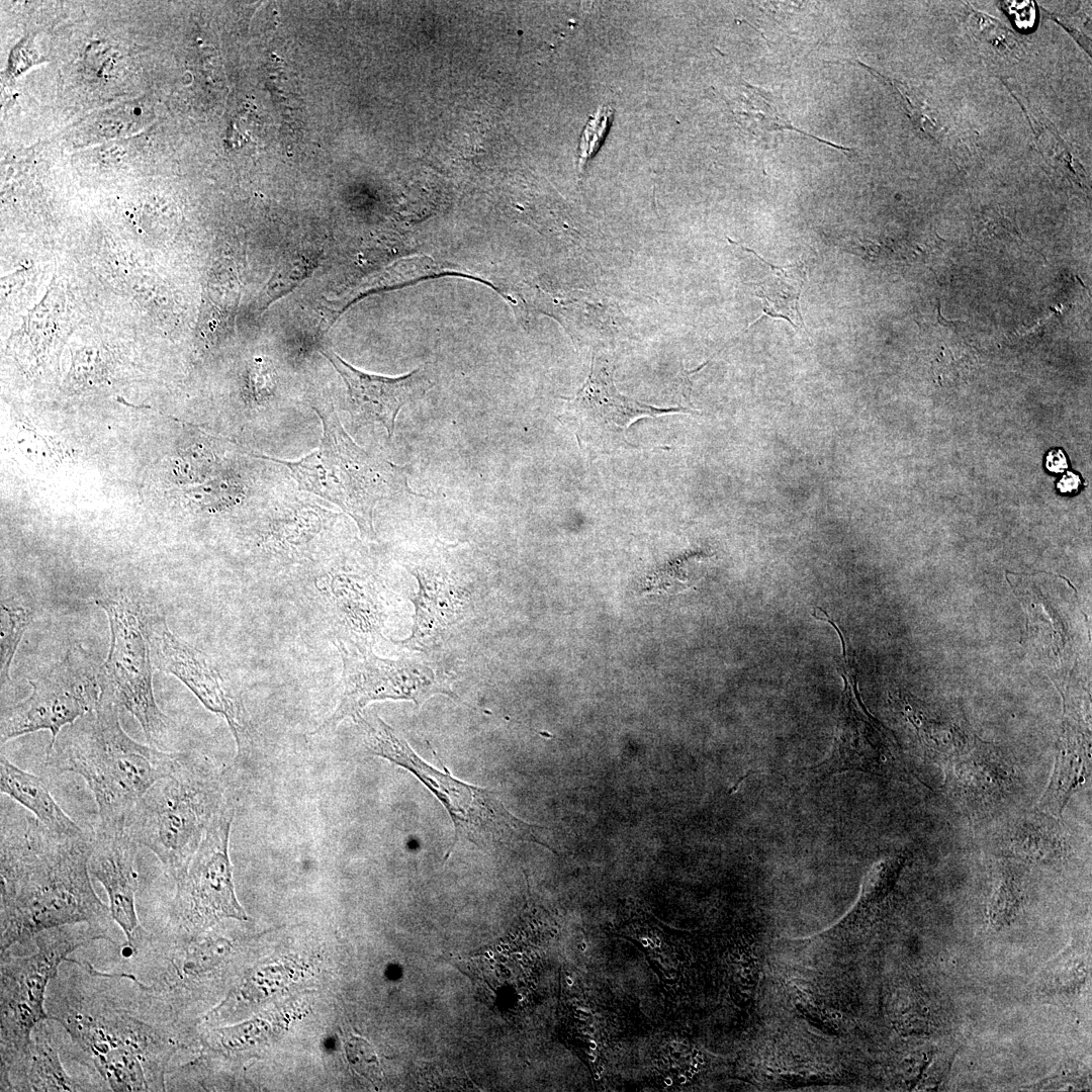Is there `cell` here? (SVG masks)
I'll use <instances>...</instances> for the list:
<instances>
[{
    "label": "cell",
    "mask_w": 1092,
    "mask_h": 1092,
    "mask_svg": "<svg viewBox=\"0 0 1092 1092\" xmlns=\"http://www.w3.org/2000/svg\"><path fill=\"white\" fill-rule=\"evenodd\" d=\"M46 1008L101 1091L166 1090L168 1064L180 1046L177 1015L131 973L69 957L50 984Z\"/></svg>",
    "instance_id": "6da1fadb"
},
{
    "label": "cell",
    "mask_w": 1092,
    "mask_h": 1092,
    "mask_svg": "<svg viewBox=\"0 0 1092 1092\" xmlns=\"http://www.w3.org/2000/svg\"><path fill=\"white\" fill-rule=\"evenodd\" d=\"M0 834V953L72 924H87L112 938L109 906L91 883L92 836L59 835L32 814L4 804Z\"/></svg>",
    "instance_id": "7a4b0ae2"
},
{
    "label": "cell",
    "mask_w": 1092,
    "mask_h": 1092,
    "mask_svg": "<svg viewBox=\"0 0 1092 1092\" xmlns=\"http://www.w3.org/2000/svg\"><path fill=\"white\" fill-rule=\"evenodd\" d=\"M177 755L132 739L121 727L118 707L100 697L48 745L46 765L85 781L97 804V827L124 829L136 802L172 770Z\"/></svg>",
    "instance_id": "3957f363"
},
{
    "label": "cell",
    "mask_w": 1092,
    "mask_h": 1092,
    "mask_svg": "<svg viewBox=\"0 0 1092 1092\" xmlns=\"http://www.w3.org/2000/svg\"><path fill=\"white\" fill-rule=\"evenodd\" d=\"M228 804L211 763L178 753L172 770L136 802L125 830L159 858L176 882L186 873L208 825Z\"/></svg>",
    "instance_id": "277c9868"
},
{
    "label": "cell",
    "mask_w": 1092,
    "mask_h": 1092,
    "mask_svg": "<svg viewBox=\"0 0 1092 1092\" xmlns=\"http://www.w3.org/2000/svg\"><path fill=\"white\" fill-rule=\"evenodd\" d=\"M323 424L317 449L297 461L266 456L286 466L298 486L342 509L357 524L363 538L375 537L374 510L378 502L411 492L403 470L360 448L344 430L332 406H312Z\"/></svg>",
    "instance_id": "5b68a950"
},
{
    "label": "cell",
    "mask_w": 1092,
    "mask_h": 1092,
    "mask_svg": "<svg viewBox=\"0 0 1092 1092\" xmlns=\"http://www.w3.org/2000/svg\"><path fill=\"white\" fill-rule=\"evenodd\" d=\"M355 722L364 730L366 745L373 754L408 770L446 809L455 835L445 859L463 840L477 846L529 841L555 852L538 837L540 826L513 815L491 791L454 778L444 765L442 771L428 764L378 716L369 719L362 714Z\"/></svg>",
    "instance_id": "8992f818"
},
{
    "label": "cell",
    "mask_w": 1092,
    "mask_h": 1092,
    "mask_svg": "<svg viewBox=\"0 0 1092 1092\" xmlns=\"http://www.w3.org/2000/svg\"><path fill=\"white\" fill-rule=\"evenodd\" d=\"M101 939L115 943L87 924H72L38 933L28 954L0 953V1071L22 1055L34 1027L49 1018L47 994L62 964L76 949Z\"/></svg>",
    "instance_id": "52a82bcc"
},
{
    "label": "cell",
    "mask_w": 1092,
    "mask_h": 1092,
    "mask_svg": "<svg viewBox=\"0 0 1092 1092\" xmlns=\"http://www.w3.org/2000/svg\"><path fill=\"white\" fill-rule=\"evenodd\" d=\"M95 603L105 612L110 628L108 655L98 673L100 697L129 712L150 745L160 748L171 721L155 699L150 647L139 610L122 595L101 597Z\"/></svg>",
    "instance_id": "ba28073f"
},
{
    "label": "cell",
    "mask_w": 1092,
    "mask_h": 1092,
    "mask_svg": "<svg viewBox=\"0 0 1092 1092\" xmlns=\"http://www.w3.org/2000/svg\"><path fill=\"white\" fill-rule=\"evenodd\" d=\"M233 809L228 804L210 822L186 873L176 881L165 931L197 935L224 918L246 920L236 898L229 856Z\"/></svg>",
    "instance_id": "9c48e42d"
},
{
    "label": "cell",
    "mask_w": 1092,
    "mask_h": 1092,
    "mask_svg": "<svg viewBox=\"0 0 1092 1092\" xmlns=\"http://www.w3.org/2000/svg\"><path fill=\"white\" fill-rule=\"evenodd\" d=\"M336 646L343 661L341 699L314 733L331 730L348 717L356 721L374 701L408 700L420 708L436 694L456 697L448 679L428 665L406 658H380L370 647L342 639Z\"/></svg>",
    "instance_id": "30bf717a"
},
{
    "label": "cell",
    "mask_w": 1092,
    "mask_h": 1092,
    "mask_svg": "<svg viewBox=\"0 0 1092 1092\" xmlns=\"http://www.w3.org/2000/svg\"><path fill=\"white\" fill-rule=\"evenodd\" d=\"M29 684V697L2 709L1 745L40 730L50 731L51 745L64 727L93 710L100 699L98 674L81 648L69 649L60 662Z\"/></svg>",
    "instance_id": "8fae6325"
},
{
    "label": "cell",
    "mask_w": 1092,
    "mask_h": 1092,
    "mask_svg": "<svg viewBox=\"0 0 1092 1092\" xmlns=\"http://www.w3.org/2000/svg\"><path fill=\"white\" fill-rule=\"evenodd\" d=\"M613 373L608 360L594 356L587 379L573 397L564 398L566 405L558 418L590 459L638 448L627 440L626 432L640 418L690 413L684 407H657L627 397L616 388Z\"/></svg>",
    "instance_id": "7c38bea8"
},
{
    "label": "cell",
    "mask_w": 1092,
    "mask_h": 1092,
    "mask_svg": "<svg viewBox=\"0 0 1092 1092\" xmlns=\"http://www.w3.org/2000/svg\"><path fill=\"white\" fill-rule=\"evenodd\" d=\"M159 636L153 640L157 667L180 679L209 711L228 722L241 749L247 734L244 706L217 666L201 650L179 638L162 621Z\"/></svg>",
    "instance_id": "4fadbf2b"
},
{
    "label": "cell",
    "mask_w": 1092,
    "mask_h": 1092,
    "mask_svg": "<svg viewBox=\"0 0 1092 1092\" xmlns=\"http://www.w3.org/2000/svg\"><path fill=\"white\" fill-rule=\"evenodd\" d=\"M138 848L139 844L125 828L96 827L92 835L89 871L105 889L111 917L125 936L119 950L121 957L134 951L149 932L141 925L135 908Z\"/></svg>",
    "instance_id": "5bb4252c"
},
{
    "label": "cell",
    "mask_w": 1092,
    "mask_h": 1092,
    "mask_svg": "<svg viewBox=\"0 0 1092 1092\" xmlns=\"http://www.w3.org/2000/svg\"><path fill=\"white\" fill-rule=\"evenodd\" d=\"M891 743L866 713L851 690H846L840 705L832 749L821 763L811 769L818 776L856 770L879 776L891 775L898 766Z\"/></svg>",
    "instance_id": "9a60e30c"
},
{
    "label": "cell",
    "mask_w": 1092,
    "mask_h": 1092,
    "mask_svg": "<svg viewBox=\"0 0 1092 1092\" xmlns=\"http://www.w3.org/2000/svg\"><path fill=\"white\" fill-rule=\"evenodd\" d=\"M322 353L347 385L353 419L363 425L380 423L389 438L393 436L401 407L423 396L432 386L422 368L399 377H384L356 369L332 350Z\"/></svg>",
    "instance_id": "2e32d148"
},
{
    "label": "cell",
    "mask_w": 1092,
    "mask_h": 1092,
    "mask_svg": "<svg viewBox=\"0 0 1092 1092\" xmlns=\"http://www.w3.org/2000/svg\"><path fill=\"white\" fill-rule=\"evenodd\" d=\"M54 1020L47 1018L33 1029L22 1055L0 1073L3 1091H95L65 1070L56 1040Z\"/></svg>",
    "instance_id": "e0dca14e"
},
{
    "label": "cell",
    "mask_w": 1092,
    "mask_h": 1092,
    "mask_svg": "<svg viewBox=\"0 0 1092 1092\" xmlns=\"http://www.w3.org/2000/svg\"><path fill=\"white\" fill-rule=\"evenodd\" d=\"M419 582L414 599L416 614L412 635L399 643L413 650L434 646L461 618L467 607L468 595L446 574L428 567L412 569Z\"/></svg>",
    "instance_id": "ac0fdd59"
},
{
    "label": "cell",
    "mask_w": 1092,
    "mask_h": 1092,
    "mask_svg": "<svg viewBox=\"0 0 1092 1092\" xmlns=\"http://www.w3.org/2000/svg\"><path fill=\"white\" fill-rule=\"evenodd\" d=\"M1090 774V738L1080 727L1066 721L1051 780L1038 800L1037 811L1060 817L1072 795L1087 782Z\"/></svg>",
    "instance_id": "d6986e66"
},
{
    "label": "cell",
    "mask_w": 1092,
    "mask_h": 1092,
    "mask_svg": "<svg viewBox=\"0 0 1092 1092\" xmlns=\"http://www.w3.org/2000/svg\"><path fill=\"white\" fill-rule=\"evenodd\" d=\"M0 792L20 804L54 833L68 837L86 834L59 805L43 780L16 766L3 751L0 757Z\"/></svg>",
    "instance_id": "ffe728a7"
},
{
    "label": "cell",
    "mask_w": 1092,
    "mask_h": 1092,
    "mask_svg": "<svg viewBox=\"0 0 1092 1092\" xmlns=\"http://www.w3.org/2000/svg\"><path fill=\"white\" fill-rule=\"evenodd\" d=\"M770 274L755 284L754 293L761 299L763 314L783 318L793 327L805 330L799 299L805 283L803 265L780 267L767 263Z\"/></svg>",
    "instance_id": "44dd1931"
},
{
    "label": "cell",
    "mask_w": 1092,
    "mask_h": 1092,
    "mask_svg": "<svg viewBox=\"0 0 1092 1092\" xmlns=\"http://www.w3.org/2000/svg\"><path fill=\"white\" fill-rule=\"evenodd\" d=\"M976 741V740H975ZM974 743L952 761L956 784L970 798H990L1000 787L1010 782L1009 766L991 754L987 748H976ZM949 762V763H950Z\"/></svg>",
    "instance_id": "7402d4cb"
},
{
    "label": "cell",
    "mask_w": 1092,
    "mask_h": 1092,
    "mask_svg": "<svg viewBox=\"0 0 1092 1092\" xmlns=\"http://www.w3.org/2000/svg\"><path fill=\"white\" fill-rule=\"evenodd\" d=\"M731 108L737 122L753 134L762 135L774 130L792 129L833 148L846 150L794 126L772 95L749 84L743 85L738 91V95L731 101Z\"/></svg>",
    "instance_id": "603a6c76"
},
{
    "label": "cell",
    "mask_w": 1092,
    "mask_h": 1092,
    "mask_svg": "<svg viewBox=\"0 0 1092 1092\" xmlns=\"http://www.w3.org/2000/svg\"><path fill=\"white\" fill-rule=\"evenodd\" d=\"M1053 816L1038 812L1019 821L1007 837V845L1015 855L1033 860H1046L1063 854L1065 838Z\"/></svg>",
    "instance_id": "cb8c5ba5"
},
{
    "label": "cell",
    "mask_w": 1092,
    "mask_h": 1092,
    "mask_svg": "<svg viewBox=\"0 0 1092 1092\" xmlns=\"http://www.w3.org/2000/svg\"><path fill=\"white\" fill-rule=\"evenodd\" d=\"M32 612L21 605L1 600L0 670L2 684L10 678V667L18 645L32 620Z\"/></svg>",
    "instance_id": "d4e9b609"
},
{
    "label": "cell",
    "mask_w": 1092,
    "mask_h": 1092,
    "mask_svg": "<svg viewBox=\"0 0 1092 1092\" xmlns=\"http://www.w3.org/2000/svg\"><path fill=\"white\" fill-rule=\"evenodd\" d=\"M347 1059L352 1068L376 1084L382 1079V1071L373 1048L362 1037L351 1035L345 1041Z\"/></svg>",
    "instance_id": "484cf974"
},
{
    "label": "cell",
    "mask_w": 1092,
    "mask_h": 1092,
    "mask_svg": "<svg viewBox=\"0 0 1092 1092\" xmlns=\"http://www.w3.org/2000/svg\"><path fill=\"white\" fill-rule=\"evenodd\" d=\"M900 94L907 114L913 123L929 136L935 130V120L928 114L927 103L914 88L893 79H887Z\"/></svg>",
    "instance_id": "4316f807"
},
{
    "label": "cell",
    "mask_w": 1092,
    "mask_h": 1092,
    "mask_svg": "<svg viewBox=\"0 0 1092 1092\" xmlns=\"http://www.w3.org/2000/svg\"><path fill=\"white\" fill-rule=\"evenodd\" d=\"M1021 896V889L1013 875L1005 874L992 899L991 914L995 920H1002L1013 912Z\"/></svg>",
    "instance_id": "83f0119b"
},
{
    "label": "cell",
    "mask_w": 1092,
    "mask_h": 1092,
    "mask_svg": "<svg viewBox=\"0 0 1092 1092\" xmlns=\"http://www.w3.org/2000/svg\"><path fill=\"white\" fill-rule=\"evenodd\" d=\"M611 116L612 109L604 107L598 111L594 118L589 119L579 144L580 165H584L586 160L592 157L600 147L611 121Z\"/></svg>",
    "instance_id": "f1b7e54d"
},
{
    "label": "cell",
    "mask_w": 1092,
    "mask_h": 1092,
    "mask_svg": "<svg viewBox=\"0 0 1092 1092\" xmlns=\"http://www.w3.org/2000/svg\"><path fill=\"white\" fill-rule=\"evenodd\" d=\"M1006 13L1012 23L1018 29L1028 30L1035 22V7L1031 1H1007L1004 2Z\"/></svg>",
    "instance_id": "f546056e"
},
{
    "label": "cell",
    "mask_w": 1092,
    "mask_h": 1092,
    "mask_svg": "<svg viewBox=\"0 0 1092 1092\" xmlns=\"http://www.w3.org/2000/svg\"><path fill=\"white\" fill-rule=\"evenodd\" d=\"M1045 466L1054 473L1063 472L1068 467L1067 458L1062 450H1053L1046 455Z\"/></svg>",
    "instance_id": "4dcf8cb0"
},
{
    "label": "cell",
    "mask_w": 1092,
    "mask_h": 1092,
    "mask_svg": "<svg viewBox=\"0 0 1092 1092\" xmlns=\"http://www.w3.org/2000/svg\"><path fill=\"white\" fill-rule=\"evenodd\" d=\"M1080 483L1079 475L1068 472L1061 478L1057 486L1062 493H1074L1078 491Z\"/></svg>",
    "instance_id": "1f68e13d"
},
{
    "label": "cell",
    "mask_w": 1092,
    "mask_h": 1092,
    "mask_svg": "<svg viewBox=\"0 0 1092 1092\" xmlns=\"http://www.w3.org/2000/svg\"><path fill=\"white\" fill-rule=\"evenodd\" d=\"M664 1083H665V1084H666L667 1086H671V1085H672V1080H671V1078H669V1077H666V1078L664 1079Z\"/></svg>",
    "instance_id": "d6a6232c"
},
{
    "label": "cell",
    "mask_w": 1092,
    "mask_h": 1092,
    "mask_svg": "<svg viewBox=\"0 0 1092 1092\" xmlns=\"http://www.w3.org/2000/svg\"><path fill=\"white\" fill-rule=\"evenodd\" d=\"M589 1048H590V1050H596L597 1049V1043L594 1040H590L589 1041Z\"/></svg>",
    "instance_id": "836d02e7"
},
{
    "label": "cell",
    "mask_w": 1092,
    "mask_h": 1092,
    "mask_svg": "<svg viewBox=\"0 0 1092 1092\" xmlns=\"http://www.w3.org/2000/svg\"><path fill=\"white\" fill-rule=\"evenodd\" d=\"M678 1081H679V1083L684 1084V1083H685V1082L687 1081V1078H686V1076H684V1075H680V1076L678 1077Z\"/></svg>",
    "instance_id": "e575fe53"
},
{
    "label": "cell",
    "mask_w": 1092,
    "mask_h": 1092,
    "mask_svg": "<svg viewBox=\"0 0 1092 1092\" xmlns=\"http://www.w3.org/2000/svg\"><path fill=\"white\" fill-rule=\"evenodd\" d=\"M654 941H655V945H656V946H660V944H661V941H660V939H659V938H657V937H656V938L654 939Z\"/></svg>",
    "instance_id": "d590c367"
},
{
    "label": "cell",
    "mask_w": 1092,
    "mask_h": 1092,
    "mask_svg": "<svg viewBox=\"0 0 1092 1092\" xmlns=\"http://www.w3.org/2000/svg\"><path fill=\"white\" fill-rule=\"evenodd\" d=\"M588 1059H589V1061H592V1062H595V1061H596V1057H595V1055H593V1054H589V1055H588Z\"/></svg>",
    "instance_id": "8d00e7d4"
},
{
    "label": "cell",
    "mask_w": 1092,
    "mask_h": 1092,
    "mask_svg": "<svg viewBox=\"0 0 1092 1092\" xmlns=\"http://www.w3.org/2000/svg\"><path fill=\"white\" fill-rule=\"evenodd\" d=\"M641 942H642V944H643L644 946H647V945H648V940H647V939H645V938H643V939L641 940Z\"/></svg>",
    "instance_id": "74e56055"
},
{
    "label": "cell",
    "mask_w": 1092,
    "mask_h": 1092,
    "mask_svg": "<svg viewBox=\"0 0 1092 1092\" xmlns=\"http://www.w3.org/2000/svg\"><path fill=\"white\" fill-rule=\"evenodd\" d=\"M566 981H567L568 985H572V984H573V981H572V980H571L570 978H567V979H566Z\"/></svg>",
    "instance_id": "f35d334b"
},
{
    "label": "cell",
    "mask_w": 1092,
    "mask_h": 1092,
    "mask_svg": "<svg viewBox=\"0 0 1092 1092\" xmlns=\"http://www.w3.org/2000/svg\"><path fill=\"white\" fill-rule=\"evenodd\" d=\"M600 1078H601V1076H600V1073H596V1074H595V1079H596V1080H600Z\"/></svg>",
    "instance_id": "ab89813d"
},
{
    "label": "cell",
    "mask_w": 1092,
    "mask_h": 1092,
    "mask_svg": "<svg viewBox=\"0 0 1092 1092\" xmlns=\"http://www.w3.org/2000/svg\"><path fill=\"white\" fill-rule=\"evenodd\" d=\"M603 1071H604V1068L602 1066L598 1067V1073H602Z\"/></svg>",
    "instance_id": "60d3db41"
},
{
    "label": "cell",
    "mask_w": 1092,
    "mask_h": 1092,
    "mask_svg": "<svg viewBox=\"0 0 1092 1092\" xmlns=\"http://www.w3.org/2000/svg\"><path fill=\"white\" fill-rule=\"evenodd\" d=\"M589 1032L595 1033L596 1032L595 1027H589Z\"/></svg>",
    "instance_id": "b9f144b4"
},
{
    "label": "cell",
    "mask_w": 1092,
    "mask_h": 1092,
    "mask_svg": "<svg viewBox=\"0 0 1092 1092\" xmlns=\"http://www.w3.org/2000/svg\"><path fill=\"white\" fill-rule=\"evenodd\" d=\"M585 948H586V944L584 942H582V951L585 950Z\"/></svg>",
    "instance_id": "7bdbcfd3"
},
{
    "label": "cell",
    "mask_w": 1092,
    "mask_h": 1092,
    "mask_svg": "<svg viewBox=\"0 0 1092 1092\" xmlns=\"http://www.w3.org/2000/svg\"><path fill=\"white\" fill-rule=\"evenodd\" d=\"M669 1052H670V1053H673V1052H674V1049H673V1046H672V1045H671V1046L669 1048Z\"/></svg>",
    "instance_id": "ee69618b"
},
{
    "label": "cell",
    "mask_w": 1092,
    "mask_h": 1092,
    "mask_svg": "<svg viewBox=\"0 0 1092 1092\" xmlns=\"http://www.w3.org/2000/svg\"><path fill=\"white\" fill-rule=\"evenodd\" d=\"M662 1060L664 1063L668 1064V1060L666 1058H663Z\"/></svg>",
    "instance_id": "f6af8a7d"
},
{
    "label": "cell",
    "mask_w": 1092,
    "mask_h": 1092,
    "mask_svg": "<svg viewBox=\"0 0 1092 1092\" xmlns=\"http://www.w3.org/2000/svg\"><path fill=\"white\" fill-rule=\"evenodd\" d=\"M687 1075H688V1076H689L690 1078H692V1076H693L691 1072H687Z\"/></svg>",
    "instance_id": "bcb514c9"
},
{
    "label": "cell",
    "mask_w": 1092,
    "mask_h": 1092,
    "mask_svg": "<svg viewBox=\"0 0 1092 1092\" xmlns=\"http://www.w3.org/2000/svg\"><path fill=\"white\" fill-rule=\"evenodd\" d=\"M698 1061H699L700 1063H703V1060H702L701 1058H698Z\"/></svg>",
    "instance_id": "7dc6e473"
},
{
    "label": "cell",
    "mask_w": 1092,
    "mask_h": 1092,
    "mask_svg": "<svg viewBox=\"0 0 1092 1092\" xmlns=\"http://www.w3.org/2000/svg\"><path fill=\"white\" fill-rule=\"evenodd\" d=\"M665 988H666L667 990H669V989H670V987H669V986H667V985L665 986Z\"/></svg>",
    "instance_id": "c3c4849f"
}]
</instances>
